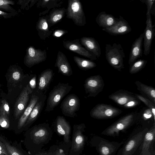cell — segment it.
<instances>
[{
  "label": "cell",
  "mask_w": 155,
  "mask_h": 155,
  "mask_svg": "<svg viewBox=\"0 0 155 155\" xmlns=\"http://www.w3.org/2000/svg\"><path fill=\"white\" fill-rule=\"evenodd\" d=\"M105 56L108 63L114 69L121 71L124 68L125 53L120 44L114 43L112 45L106 44Z\"/></svg>",
  "instance_id": "6da1fadb"
},
{
  "label": "cell",
  "mask_w": 155,
  "mask_h": 155,
  "mask_svg": "<svg viewBox=\"0 0 155 155\" xmlns=\"http://www.w3.org/2000/svg\"><path fill=\"white\" fill-rule=\"evenodd\" d=\"M73 87L68 83L59 82L49 93L45 110L46 112L54 110L62 98L72 89Z\"/></svg>",
  "instance_id": "7a4b0ae2"
},
{
  "label": "cell",
  "mask_w": 155,
  "mask_h": 155,
  "mask_svg": "<svg viewBox=\"0 0 155 155\" xmlns=\"http://www.w3.org/2000/svg\"><path fill=\"white\" fill-rule=\"evenodd\" d=\"M66 9V17L72 20L76 25L83 26L86 24L82 5L79 0H68Z\"/></svg>",
  "instance_id": "3957f363"
},
{
  "label": "cell",
  "mask_w": 155,
  "mask_h": 155,
  "mask_svg": "<svg viewBox=\"0 0 155 155\" xmlns=\"http://www.w3.org/2000/svg\"><path fill=\"white\" fill-rule=\"evenodd\" d=\"M122 112L121 110L110 105L98 104L91 110L90 115L95 119H105L114 118Z\"/></svg>",
  "instance_id": "277c9868"
},
{
  "label": "cell",
  "mask_w": 155,
  "mask_h": 155,
  "mask_svg": "<svg viewBox=\"0 0 155 155\" xmlns=\"http://www.w3.org/2000/svg\"><path fill=\"white\" fill-rule=\"evenodd\" d=\"M80 107V100L75 94L68 95L62 101L60 106L62 113L64 116L74 117Z\"/></svg>",
  "instance_id": "5b68a950"
},
{
  "label": "cell",
  "mask_w": 155,
  "mask_h": 155,
  "mask_svg": "<svg viewBox=\"0 0 155 155\" xmlns=\"http://www.w3.org/2000/svg\"><path fill=\"white\" fill-rule=\"evenodd\" d=\"M135 115L133 113L126 115L106 128L102 134L114 136L128 127L134 120Z\"/></svg>",
  "instance_id": "8992f818"
},
{
  "label": "cell",
  "mask_w": 155,
  "mask_h": 155,
  "mask_svg": "<svg viewBox=\"0 0 155 155\" xmlns=\"http://www.w3.org/2000/svg\"><path fill=\"white\" fill-rule=\"evenodd\" d=\"M104 80L100 75L91 76L85 80L84 87L87 97H95L101 92L104 87Z\"/></svg>",
  "instance_id": "52a82bcc"
},
{
  "label": "cell",
  "mask_w": 155,
  "mask_h": 155,
  "mask_svg": "<svg viewBox=\"0 0 155 155\" xmlns=\"http://www.w3.org/2000/svg\"><path fill=\"white\" fill-rule=\"evenodd\" d=\"M47 57V52L45 50L42 51L30 46L26 49L24 63L28 67L31 68L45 61Z\"/></svg>",
  "instance_id": "ba28073f"
},
{
  "label": "cell",
  "mask_w": 155,
  "mask_h": 155,
  "mask_svg": "<svg viewBox=\"0 0 155 155\" xmlns=\"http://www.w3.org/2000/svg\"><path fill=\"white\" fill-rule=\"evenodd\" d=\"M63 44L64 47L67 49L92 60L97 59V57L94 54L82 46L79 39L73 40H63Z\"/></svg>",
  "instance_id": "9c48e42d"
},
{
  "label": "cell",
  "mask_w": 155,
  "mask_h": 155,
  "mask_svg": "<svg viewBox=\"0 0 155 155\" xmlns=\"http://www.w3.org/2000/svg\"><path fill=\"white\" fill-rule=\"evenodd\" d=\"M146 26L144 31L143 54L147 56L150 53L151 45L154 35V25H153L151 14L147 17Z\"/></svg>",
  "instance_id": "30bf717a"
},
{
  "label": "cell",
  "mask_w": 155,
  "mask_h": 155,
  "mask_svg": "<svg viewBox=\"0 0 155 155\" xmlns=\"http://www.w3.org/2000/svg\"><path fill=\"white\" fill-rule=\"evenodd\" d=\"M102 30L110 35H117L127 34L131 31V28L128 22L120 16L115 24L108 28H103Z\"/></svg>",
  "instance_id": "8fae6325"
},
{
  "label": "cell",
  "mask_w": 155,
  "mask_h": 155,
  "mask_svg": "<svg viewBox=\"0 0 155 155\" xmlns=\"http://www.w3.org/2000/svg\"><path fill=\"white\" fill-rule=\"evenodd\" d=\"M54 75L52 70L50 68L42 72L39 75L38 85L35 90L41 93L46 94Z\"/></svg>",
  "instance_id": "7c38bea8"
},
{
  "label": "cell",
  "mask_w": 155,
  "mask_h": 155,
  "mask_svg": "<svg viewBox=\"0 0 155 155\" xmlns=\"http://www.w3.org/2000/svg\"><path fill=\"white\" fill-rule=\"evenodd\" d=\"M148 130L146 128L133 136L125 146L122 155H132L142 142Z\"/></svg>",
  "instance_id": "4fadbf2b"
},
{
  "label": "cell",
  "mask_w": 155,
  "mask_h": 155,
  "mask_svg": "<svg viewBox=\"0 0 155 155\" xmlns=\"http://www.w3.org/2000/svg\"><path fill=\"white\" fill-rule=\"evenodd\" d=\"M29 103L21 116L18 123V128L20 129L24 126L34 107L39 99L44 94L35 90L32 93Z\"/></svg>",
  "instance_id": "5bb4252c"
},
{
  "label": "cell",
  "mask_w": 155,
  "mask_h": 155,
  "mask_svg": "<svg viewBox=\"0 0 155 155\" xmlns=\"http://www.w3.org/2000/svg\"><path fill=\"white\" fill-rule=\"evenodd\" d=\"M135 94L127 90H119L109 95L108 97L118 104L124 105L130 101L137 99Z\"/></svg>",
  "instance_id": "9a60e30c"
},
{
  "label": "cell",
  "mask_w": 155,
  "mask_h": 155,
  "mask_svg": "<svg viewBox=\"0 0 155 155\" xmlns=\"http://www.w3.org/2000/svg\"><path fill=\"white\" fill-rule=\"evenodd\" d=\"M55 67L58 69V72L64 75L70 76L73 74L71 66L65 55L59 51L57 55Z\"/></svg>",
  "instance_id": "2e32d148"
},
{
  "label": "cell",
  "mask_w": 155,
  "mask_h": 155,
  "mask_svg": "<svg viewBox=\"0 0 155 155\" xmlns=\"http://www.w3.org/2000/svg\"><path fill=\"white\" fill-rule=\"evenodd\" d=\"M30 94L26 85L18 97L15 104L14 115L16 119L23 114L26 108Z\"/></svg>",
  "instance_id": "e0dca14e"
},
{
  "label": "cell",
  "mask_w": 155,
  "mask_h": 155,
  "mask_svg": "<svg viewBox=\"0 0 155 155\" xmlns=\"http://www.w3.org/2000/svg\"><path fill=\"white\" fill-rule=\"evenodd\" d=\"M144 35V32L140 34L133 43L130 54L128 64L130 66L142 55V48Z\"/></svg>",
  "instance_id": "ac0fdd59"
},
{
  "label": "cell",
  "mask_w": 155,
  "mask_h": 155,
  "mask_svg": "<svg viewBox=\"0 0 155 155\" xmlns=\"http://www.w3.org/2000/svg\"><path fill=\"white\" fill-rule=\"evenodd\" d=\"M80 42L87 50L94 54L97 58L100 56L101 52L100 46L94 38L83 37L80 39Z\"/></svg>",
  "instance_id": "d6986e66"
},
{
  "label": "cell",
  "mask_w": 155,
  "mask_h": 155,
  "mask_svg": "<svg viewBox=\"0 0 155 155\" xmlns=\"http://www.w3.org/2000/svg\"><path fill=\"white\" fill-rule=\"evenodd\" d=\"M112 15L102 12L97 15L96 21L98 25L103 28L110 27L115 24L118 20Z\"/></svg>",
  "instance_id": "ffe728a7"
},
{
  "label": "cell",
  "mask_w": 155,
  "mask_h": 155,
  "mask_svg": "<svg viewBox=\"0 0 155 155\" xmlns=\"http://www.w3.org/2000/svg\"><path fill=\"white\" fill-rule=\"evenodd\" d=\"M155 136V124L146 133L143 139L141 149V155H152L149 148L152 142L154 140Z\"/></svg>",
  "instance_id": "44dd1931"
},
{
  "label": "cell",
  "mask_w": 155,
  "mask_h": 155,
  "mask_svg": "<svg viewBox=\"0 0 155 155\" xmlns=\"http://www.w3.org/2000/svg\"><path fill=\"white\" fill-rule=\"evenodd\" d=\"M47 96L43 94L36 103L24 126L28 125L35 120L39 116L44 106Z\"/></svg>",
  "instance_id": "7402d4cb"
},
{
  "label": "cell",
  "mask_w": 155,
  "mask_h": 155,
  "mask_svg": "<svg viewBox=\"0 0 155 155\" xmlns=\"http://www.w3.org/2000/svg\"><path fill=\"white\" fill-rule=\"evenodd\" d=\"M46 17H39L36 23V28L40 38L45 40L49 37L52 33L48 28Z\"/></svg>",
  "instance_id": "603a6c76"
},
{
  "label": "cell",
  "mask_w": 155,
  "mask_h": 155,
  "mask_svg": "<svg viewBox=\"0 0 155 155\" xmlns=\"http://www.w3.org/2000/svg\"><path fill=\"white\" fill-rule=\"evenodd\" d=\"M66 11L64 8L53 9L46 16L48 26L51 27L59 22L64 16Z\"/></svg>",
  "instance_id": "cb8c5ba5"
},
{
  "label": "cell",
  "mask_w": 155,
  "mask_h": 155,
  "mask_svg": "<svg viewBox=\"0 0 155 155\" xmlns=\"http://www.w3.org/2000/svg\"><path fill=\"white\" fill-rule=\"evenodd\" d=\"M135 83L137 90L143 95L147 97L153 103H155V90L154 88L136 81Z\"/></svg>",
  "instance_id": "d4e9b609"
},
{
  "label": "cell",
  "mask_w": 155,
  "mask_h": 155,
  "mask_svg": "<svg viewBox=\"0 0 155 155\" xmlns=\"http://www.w3.org/2000/svg\"><path fill=\"white\" fill-rule=\"evenodd\" d=\"M62 1L58 0H43L38 1L37 7L46 8L47 10L40 12L39 16L48 13L49 11L52 8L61 6Z\"/></svg>",
  "instance_id": "484cf974"
},
{
  "label": "cell",
  "mask_w": 155,
  "mask_h": 155,
  "mask_svg": "<svg viewBox=\"0 0 155 155\" xmlns=\"http://www.w3.org/2000/svg\"><path fill=\"white\" fill-rule=\"evenodd\" d=\"M9 72L8 81L10 83L17 84L22 79L23 74L19 67L16 65L12 66L9 69Z\"/></svg>",
  "instance_id": "4316f807"
},
{
  "label": "cell",
  "mask_w": 155,
  "mask_h": 155,
  "mask_svg": "<svg viewBox=\"0 0 155 155\" xmlns=\"http://www.w3.org/2000/svg\"><path fill=\"white\" fill-rule=\"evenodd\" d=\"M73 59L79 68L82 70H89L97 66L96 64L93 61L77 56H74Z\"/></svg>",
  "instance_id": "83f0119b"
},
{
  "label": "cell",
  "mask_w": 155,
  "mask_h": 155,
  "mask_svg": "<svg viewBox=\"0 0 155 155\" xmlns=\"http://www.w3.org/2000/svg\"><path fill=\"white\" fill-rule=\"evenodd\" d=\"M115 149L113 144L104 141H101L99 145L100 155H110L114 152Z\"/></svg>",
  "instance_id": "f1b7e54d"
},
{
  "label": "cell",
  "mask_w": 155,
  "mask_h": 155,
  "mask_svg": "<svg viewBox=\"0 0 155 155\" xmlns=\"http://www.w3.org/2000/svg\"><path fill=\"white\" fill-rule=\"evenodd\" d=\"M147 62V60L143 59H140L136 61L130 66V73L133 74L138 73L145 67Z\"/></svg>",
  "instance_id": "f546056e"
},
{
  "label": "cell",
  "mask_w": 155,
  "mask_h": 155,
  "mask_svg": "<svg viewBox=\"0 0 155 155\" xmlns=\"http://www.w3.org/2000/svg\"><path fill=\"white\" fill-rule=\"evenodd\" d=\"M15 2L12 0H0V10L9 13H15L17 12L10 5H14Z\"/></svg>",
  "instance_id": "4dcf8cb0"
},
{
  "label": "cell",
  "mask_w": 155,
  "mask_h": 155,
  "mask_svg": "<svg viewBox=\"0 0 155 155\" xmlns=\"http://www.w3.org/2000/svg\"><path fill=\"white\" fill-rule=\"evenodd\" d=\"M135 96L137 98L139 99L147 106L151 111L152 113L154 120H155V104L152 101L141 95L135 94Z\"/></svg>",
  "instance_id": "1f68e13d"
},
{
  "label": "cell",
  "mask_w": 155,
  "mask_h": 155,
  "mask_svg": "<svg viewBox=\"0 0 155 155\" xmlns=\"http://www.w3.org/2000/svg\"><path fill=\"white\" fill-rule=\"evenodd\" d=\"M9 122L8 117L0 111V125L2 128L7 129L9 127Z\"/></svg>",
  "instance_id": "d6a6232c"
},
{
  "label": "cell",
  "mask_w": 155,
  "mask_h": 155,
  "mask_svg": "<svg viewBox=\"0 0 155 155\" xmlns=\"http://www.w3.org/2000/svg\"><path fill=\"white\" fill-rule=\"evenodd\" d=\"M36 75H32V76L31 77L28 83L27 84L30 94L32 93L36 88Z\"/></svg>",
  "instance_id": "836d02e7"
},
{
  "label": "cell",
  "mask_w": 155,
  "mask_h": 155,
  "mask_svg": "<svg viewBox=\"0 0 155 155\" xmlns=\"http://www.w3.org/2000/svg\"><path fill=\"white\" fill-rule=\"evenodd\" d=\"M9 155H23L15 147L12 146L7 143H4Z\"/></svg>",
  "instance_id": "e575fe53"
},
{
  "label": "cell",
  "mask_w": 155,
  "mask_h": 155,
  "mask_svg": "<svg viewBox=\"0 0 155 155\" xmlns=\"http://www.w3.org/2000/svg\"><path fill=\"white\" fill-rule=\"evenodd\" d=\"M0 111L5 114L8 117L9 115L10 107L8 103L5 99L2 101L0 106Z\"/></svg>",
  "instance_id": "d590c367"
},
{
  "label": "cell",
  "mask_w": 155,
  "mask_h": 155,
  "mask_svg": "<svg viewBox=\"0 0 155 155\" xmlns=\"http://www.w3.org/2000/svg\"><path fill=\"white\" fill-rule=\"evenodd\" d=\"M18 14V12L9 13L0 10V19L3 18L5 19L11 18Z\"/></svg>",
  "instance_id": "8d00e7d4"
},
{
  "label": "cell",
  "mask_w": 155,
  "mask_h": 155,
  "mask_svg": "<svg viewBox=\"0 0 155 155\" xmlns=\"http://www.w3.org/2000/svg\"><path fill=\"white\" fill-rule=\"evenodd\" d=\"M154 1V0H147L145 1V3L147 6V17L151 14V10Z\"/></svg>",
  "instance_id": "74e56055"
},
{
  "label": "cell",
  "mask_w": 155,
  "mask_h": 155,
  "mask_svg": "<svg viewBox=\"0 0 155 155\" xmlns=\"http://www.w3.org/2000/svg\"><path fill=\"white\" fill-rule=\"evenodd\" d=\"M68 31L65 30L58 29L55 31L54 32L53 35L54 37H59L68 33Z\"/></svg>",
  "instance_id": "f35d334b"
},
{
  "label": "cell",
  "mask_w": 155,
  "mask_h": 155,
  "mask_svg": "<svg viewBox=\"0 0 155 155\" xmlns=\"http://www.w3.org/2000/svg\"><path fill=\"white\" fill-rule=\"evenodd\" d=\"M0 155H9L4 144L0 140Z\"/></svg>",
  "instance_id": "ab89813d"
},
{
  "label": "cell",
  "mask_w": 155,
  "mask_h": 155,
  "mask_svg": "<svg viewBox=\"0 0 155 155\" xmlns=\"http://www.w3.org/2000/svg\"><path fill=\"white\" fill-rule=\"evenodd\" d=\"M137 99L130 101L126 104L124 105V107L126 108H131L137 105L138 104V101Z\"/></svg>",
  "instance_id": "60d3db41"
},
{
  "label": "cell",
  "mask_w": 155,
  "mask_h": 155,
  "mask_svg": "<svg viewBox=\"0 0 155 155\" xmlns=\"http://www.w3.org/2000/svg\"><path fill=\"white\" fill-rule=\"evenodd\" d=\"M31 0H19L18 2V4L21 5V9H24L28 5L29 2Z\"/></svg>",
  "instance_id": "b9f144b4"
},
{
  "label": "cell",
  "mask_w": 155,
  "mask_h": 155,
  "mask_svg": "<svg viewBox=\"0 0 155 155\" xmlns=\"http://www.w3.org/2000/svg\"><path fill=\"white\" fill-rule=\"evenodd\" d=\"M45 130L41 128L35 132L34 133V135L36 137H42L45 134Z\"/></svg>",
  "instance_id": "7bdbcfd3"
},
{
  "label": "cell",
  "mask_w": 155,
  "mask_h": 155,
  "mask_svg": "<svg viewBox=\"0 0 155 155\" xmlns=\"http://www.w3.org/2000/svg\"><path fill=\"white\" fill-rule=\"evenodd\" d=\"M57 131L58 132L62 135H64L65 134L64 130L62 128L59 124L56 121Z\"/></svg>",
  "instance_id": "ee69618b"
},
{
  "label": "cell",
  "mask_w": 155,
  "mask_h": 155,
  "mask_svg": "<svg viewBox=\"0 0 155 155\" xmlns=\"http://www.w3.org/2000/svg\"><path fill=\"white\" fill-rule=\"evenodd\" d=\"M83 141V138L81 136H77L76 139V142L78 144H80Z\"/></svg>",
  "instance_id": "f6af8a7d"
}]
</instances>
